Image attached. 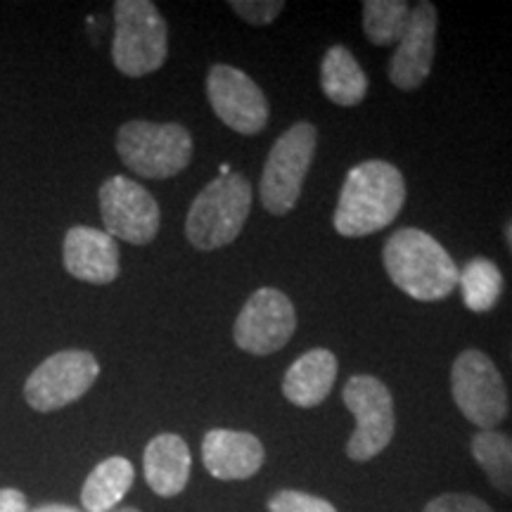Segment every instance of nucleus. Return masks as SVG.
Returning a JSON list of instances; mask_svg holds the SVG:
<instances>
[{"label": "nucleus", "mask_w": 512, "mask_h": 512, "mask_svg": "<svg viewBox=\"0 0 512 512\" xmlns=\"http://www.w3.org/2000/svg\"><path fill=\"white\" fill-rule=\"evenodd\" d=\"M136 479L131 460L112 456L91 470L81 489V505L86 512H112L124 501Z\"/></svg>", "instance_id": "nucleus-19"}, {"label": "nucleus", "mask_w": 512, "mask_h": 512, "mask_svg": "<svg viewBox=\"0 0 512 512\" xmlns=\"http://www.w3.org/2000/svg\"><path fill=\"white\" fill-rule=\"evenodd\" d=\"M192 456L183 437L164 432L150 439L143 453L145 482L162 498H174L183 494L190 482Z\"/></svg>", "instance_id": "nucleus-16"}, {"label": "nucleus", "mask_w": 512, "mask_h": 512, "mask_svg": "<svg viewBox=\"0 0 512 512\" xmlns=\"http://www.w3.org/2000/svg\"><path fill=\"white\" fill-rule=\"evenodd\" d=\"M382 264L392 283L415 302H444L458 287L453 256L420 228H401L384 242Z\"/></svg>", "instance_id": "nucleus-2"}, {"label": "nucleus", "mask_w": 512, "mask_h": 512, "mask_svg": "<svg viewBox=\"0 0 512 512\" xmlns=\"http://www.w3.org/2000/svg\"><path fill=\"white\" fill-rule=\"evenodd\" d=\"M29 512H81V510H76L72 505H64V503H46L41 505V508H34Z\"/></svg>", "instance_id": "nucleus-27"}, {"label": "nucleus", "mask_w": 512, "mask_h": 512, "mask_svg": "<svg viewBox=\"0 0 512 512\" xmlns=\"http://www.w3.org/2000/svg\"><path fill=\"white\" fill-rule=\"evenodd\" d=\"M451 394L458 411L479 430H496L508 418V387L484 351H460L451 368Z\"/></svg>", "instance_id": "nucleus-7"}, {"label": "nucleus", "mask_w": 512, "mask_h": 512, "mask_svg": "<svg viewBox=\"0 0 512 512\" xmlns=\"http://www.w3.org/2000/svg\"><path fill=\"white\" fill-rule=\"evenodd\" d=\"M266 508L268 512H337L335 505L325 498L297 489H280L268 498Z\"/></svg>", "instance_id": "nucleus-23"}, {"label": "nucleus", "mask_w": 512, "mask_h": 512, "mask_svg": "<svg viewBox=\"0 0 512 512\" xmlns=\"http://www.w3.org/2000/svg\"><path fill=\"white\" fill-rule=\"evenodd\" d=\"M406 204V181L394 164L368 159L351 166L335 209V230L342 238H366L399 219Z\"/></svg>", "instance_id": "nucleus-1"}, {"label": "nucleus", "mask_w": 512, "mask_h": 512, "mask_svg": "<svg viewBox=\"0 0 512 512\" xmlns=\"http://www.w3.org/2000/svg\"><path fill=\"white\" fill-rule=\"evenodd\" d=\"M411 17L406 0H366L363 3V34L373 46H396Z\"/></svg>", "instance_id": "nucleus-22"}, {"label": "nucleus", "mask_w": 512, "mask_h": 512, "mask_svg": "<svg viewBox=\"0 0 512 512\" xmlns=\"http://www.w3.org/2000/svg\"><path fill=\"white\" fill-rule=\"evenodd\" d=\"M344 406L354 413L356 430L347 441V456L366 463L392 444L396 432L394 399L389 387L373 375H354L342 389Z\"/></svg>", "instance_id": "nucleus-8"}, {"label": "nucleus", "mask_w": 512, "mask_h": 512, "mask_svg": "<svg viewBox=\"0 0 512 512\" xmlns=\"http://www.w3.org/2000/svg\"><path fill=\"white\" fill-rule=\"evenodd\" d=\"M100 375V363L91 351H57L29 375L24 399L38 413H53L79 401Z\"/></svg>", "instance_id": "nucleus-9"}, {"label": "nucleus", "mask_w": 512, "mask_h": 512, "mask_svg": "<svg viewBox=\"0 0 512 512\" xmlns=\"http://www.w3.org/2000/svg\"><path fill=\"white\" fill-rule=\"evenodd\" d=\"M505 242H508L510 247V254H512V219L505 223Z\"/></svg>", "instance_id": "nucleus-28"}, {"label": "nucleus", "mask_w": 512, "mask_h": 512, "mask_svg": "<svg viewBox=\"0 0 512 512\" xmlns=\"http://www.w3.org/2000/svg\"><path fill=\"white\" fill-rule=\"evenodd\" d=\"M422 512H494V508L472 494H441L432 498Z\"/></svg>", "instance_id": "nucleus-25"}, {"label": "nucleus", "mask_w": 512, "mask_h": 512, "mask_svg": "<svg viewBox=\"0 0 512 512\" xmlns=\"http://www.w3.org/2000/svg\"><path fill=\"white\" fill-rule=\"evenodd\" d=\"M463 302L472 313H489L501 302L503 273L491 259L475 256L463 266L458 278Z\"/></svg>", "instance_id": "nucleus-21"}, {"label": "nucleus", "mask_w": 512, "mask_h": 512, "mask_svg": "<svg viewBox=\"0 0 512 512\" xmlns=\"http://www.w3.org/2000/svg\"><path fill=\"white\" fill-rule=\"evenodd\" d=\"M0 512H29L27 496L19 489H0Z\"/></svg>", "instance_id": "nucleus-26"}, {"label": "nucleus", "mask_w": 512, "mask_h": 512, "mask_svg": "<svg viewBox=\"0 0 512 512\" xmlns=\"http://www.w3.org/2000/svg\"><path fill=\"white\" fill-rule=\"evenodd\" d=\"M230 10L252 27H268L285 10L283 0H233Z\"/></svg>", "instance_id": "nucleus-24"}, {"label": "nucleus", "mask_w": 512, "mask_h": 512, "mask_svg": "<svg viewBox=\"0 0 512 512\" xmlns=\"http://www.w3.org/2000/svg\"><path fill=\"white\" fill-rule=\"evenodd\" d=\"M62 259L67 273L91 285H110L119 278V245L105 230L74 226L64 235Z\"/></svg>", "instance_id": "nucleus-14"}, {"label": "nucleus", "mask_w": 512, "mask_h": 512, "mask_svg": "<svg viewBox=\"0 0 512 512\" xmlns=\"http://www.w3.org/2000/svg\"><path fill=\"white\" fill-rule=\"evenodd\" d=\"M318 145V128L297 121L275 140L261 171L259 197L268 214L285 216L297 207Z\"/></svg>", "instance_id": "nucleus-6"}, {"label": "nucleus", "mask_w": 512, "mask_h": 512, "mask_svg": "<svg viewBox=\"0 0 512 512\" xmlns=\"http://www.w3.org/2000/svg\"><path fill=\"white\" fill-rule=\"evenodd\" d=\"M437 27L439 12L430 0L415 5L389 60V81L399 91H415L430 76L437 55Z\"/></svg>", "instance_id": "nucleus-13"}, {"label": "nucleus", "mask_w": 512, "mask_h": 512, "mask_svg": "<svg viewBox=\"0 0 512 512\" xmlns=\"http://www.w3.org/2000/svg\"><path fill=\"white\" fill-rule=\"evenodd\" d=\"M112 512H140L138 508H117V510H112Z\"/></svg>", "instance_id": "nucleus-29"}, {"label": "nucleus", "mask_w": 512, "mask_h": 512, "mask_svg": "<svg viewBox=\"0 0 512 512\" xmlns=\"http://www.w3.org/2000/svg\"><path fill=\"white\" fill-rule=\"evenodd\" d=\"M169 57V27L150 0L114 3L112 62L124 76L155 74Z\"/></svg>", "instance_id": "nucleus-4"}, {"label": "nucleus", "mask_w": 512, "mask_h": 512, "mask_svg": "<svg viewBox=\"0 0 512 512\" xmlns=\"http://www.w3.org/2000/svg\"><path fill=\"white\" fill-rule=\"evenodd\" d=\"M117 152L126 169L140 178H174L192 162V136L181 124L126 121L117 133Z\"/></svg>", "instance_id": "nucleus-5"}, {"label": "nucleus", "mask_w": 512, "mask_h": 512, "mask_svg": "<svg viewBox=\"0 0 512 512\" xmlns=\"http://www.w3.org/2000/svg\"><path fill=\"white\" fill-rule=\"evenodd\" d=\"M297 330V311L285 292L261 287L247 299L233 325V339L252 356L278 354Z\"/></svg>", "instance_id": "nucleus-10"}, {"label": "nucleus", "mask_w": 512, "mask_h": 512, "mask_svg": "<svg viewBox=\"0 0 512 512\" xmlns=\"http://www.w3.org/2000/svg\"><path fill=\"white\" fill-rule=\"evenodd\" d=\"M368 76L347 46H332L320 62V88L339 107H356L368 95Z\"/></svg>", "instance_id": "nucleus-18"}, {"label": "nucleus", "mask_w": 512, "mask_h": 512, "mask_svg": "<svg viewBox=\"0 0 512 512\" xmlns=\"http://www.w3.org/2000/svg\"><path fill=\"white\" fill-rule=\"evenodd\" d=\"M266 460L259 437L238 430H209L202 439V463L214 479L242 482L252 479Z\"/></svg>", "instance_id": "nucleus-15"}, {"label": "nucleus", "mask_w": 512, "mask_h": 512, "mask_svg": "<svg viewBox=\"0 0 512 512\" xmlns=\"http://www.w3.org/2000/svg\"><path fill=\"white\" fill-rule=\"evenodd\" d=\"M252 211V185L247 176L230 171L202 188L190 204L185 238L192 247L211 252L238 240Z\"/></svg>", "instance_id": "nucleus-3"}, {"label": "nucleus", "mask_w": 512, "mask_h": 512, "mask_svg": "<svg viewBox=\"0 0 512 512\" xmlns=\"http://www.w3.org/2000/svg\"><path fill=\"white\" fill-rule=\"evenodd\" d=\"M337 356L328 349L306 351L287 368L283 396L297 408H316L328 399L337 380Z\"/></svg>", "instance_id": "nucleus-17"}, {"label": "nucleus", "mask_w": 512, "mask_h": 512, "mask_svg": "<svg viewBox=\"0 0 512 512\" xmlns=\"http://www.w3.org/2000/svg\"><path fill=\"white\" fill-rule=\"evenodd\" d=\"M211 110L240 136H259L268 124V100L252 76L230 64H214L207 74Z\"/></svg>", "instance_id": "nucleus-12"}, {"label": "nucleus", "mask_w": 512, "mask_h": 512, "mask_svg": "<svg viewBox=\"0 0 512 512\" xmlns=\"http://www.w3.org/2000/svg\"><path fill=\"white\" fill-rule=\"evenodd\" d=\"M100 214L105 233L131 245H150L157 238L162 214L150 190L128 176H112L100 185Z\"/></svg>", "instance_id": "nucleus-11"}, {"label": "nucleus", "mask_w": 512, "mask_h": 512, "mask_svg": "<svg viewBox=\"0 0 512 512\" xmlns=\"http://www.w3.org/2000/svg\"><path fill=\"white\" fill-rule=\"evenodd\" d=\"M475 463L491 486L512 498V437L498 430H479L470 441Z\"/></svg>", "instance_id": "nucleus-20"}]
</instances>
